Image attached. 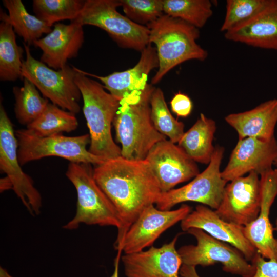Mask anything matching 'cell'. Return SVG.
<instances>
[{"label":"cell","mask_w":277,"mask_h":277,"mask_svg":"<svg viewBox=\"0 0 277 277\" xmlns=\"http://www.w3.org/2000/svg\"><path fill=\"white\" fill-rule=\"evenodd\" d=\"M93 175L120 217L121 226L114 243L119 251L131 225L145 208L155 204L162 193L159 184L145 160H129L121 156L96 165Z\"/></svg>","instance_id":"1"},{"label":"cell","mask_w":277,"mask_h":277,"mask_svg":"<svg viewBox=\"0 0 277 277\" xmlns=\"http://www.w3.org/2000/svg\"><path fill=\"white\" fill-rule=\"evenodd\" d=\"M154 88L148 84L120 101L113 125L116 141L121 145V156L126 159L144 160L156 144L166 139L151 120L150 101Z\"/></svg>","instance_id":"2"},{"label":"cell","mask_w":277,"mask_h":277,"mask_svg":"<svg viewBox=\"0 0 277 277\" xmlns=\"http://www.w3.org/2000/svg\"><path fill=\"white\" fill-rule=\"evenodd\" d=\"M77 71L75 82L83 101V112L90 137L89 151L105 160L121 156V149L113 141L111 126L120 101L105 90L103 85Z\"/></svg>","instance_id":"3"},{"label":"cell","mask_w":277,"mask_h":277,"mask_svg":"<svg viewBox=\"0 0 277 277\" xmlns=\"http://www.w3.org/2000/svg\"><path fill=\"white\" fill-rule=\"evenodd\" d=\"M146 26L150 31V43L155 45L159 60L158 70L151 80L152 85L182 63L204 61L207 57V51L196 42L200 32L194 26L165 14Z\"/></svg>","instance_id":"4"},{"label":"cell","mask_w":277,"mask_h":277,"mask_svg":"<svg viewBox=\"0 0 277 277\" xmlns=\"http://www.w3.org/2000/svg\"><path fill=\"white\" fill-rule=\"evenodd\" d=\"M66 175L74 185L77 199L75 215L63 228L74 230L85 224L118 230L121 222L117 212L96 183L91 164L70 162Z\"/></svg>","instance_id":"5"},{"label":"cell","mask_w":277,"mask_h":277,"mask_svg":"<svg viewBox=\"0 0 277 277\" xmlns=\"http://www.w3.org/2000/svg\"><path fill=\"white\" fill-rule=\"evenodd\" d=\"M120 6V0H86L74 21L104 30L122 48L141 52L150 44L149 29L119 13Z\"/></svg>","instance_id":"6"},{"label":"cell","mask_w":277,"mask_h":277,"mask_svg":"<svg viewBox=\"0 0 277 277\" xmlns=\"http://www.w3.org/2000/svg\"><path fill=\"white\" fill-rule=\"evenodd\" d=\"M23 45L26 58L23 61L22 80H28L43 97L61 108L75 114L79 113L82 95L75 82L76 68L67 64L61 69H53L34 58L29 46Z\"/></svg>","instance_id":"7"},{"label":"cell","mask_w":277,"mask_h":277,"mask_svg":"<svg viewBox=\"0 0 277 277\" xmlns=\"http://www.w3.org/2000/svg\"><path fill=\"white\" fill-rule=\"evenodd\" d=\"M17 156L21 165L47 156H58L70 162L98 165L106 160L91 153L86 147L90 143L89 134L67 136L62 134L39 137L27 129L15 131Z\"/></svg>","instance_id":"8"},{"label":"cell","mask_w":277,"mask_h":277,"mask_svg":"<svg viewBox=\"0 0 277 277\" xmlns=\"http://www.w3.org/2000/svg\"><path fill=\"white\" fill-rule=\"evenodd\" d=\"M224 153V147L215 146L207 168L187 184L162 192L155 202L156 207L162 210H169L178 204L194 202L216 210L228 183L222 178L220 170Z\"/></svg>","instance_id":"9"},{"label":"cell","mask_w":277,"mask_h":277,"mask_svg":"<svg viewBox=\"0 0 277 277\" xmlns=\"http://www.w3.org/2000/svg\"><path fill=\"white\" fill-rule=\"evenodd\" d=\"M187 232L195 238L197 244L183 246L177 250L183 264L207 267L220 263L226 272L242 277L254 274L255 266L235 248L199 228H192Z\"/></svg>","instance_id":"10"},{"label":"cell","mask_w":277,"mask_h":277,"mask_svg":"<svg viewBox=\"0 0 277 277\" xmlns=\"http://www.w3.org/2000/svg\"><path fill=\"white\" fill-rule=\"evenodd\" d=\"M17 141L13 124L0 106V168L13 185V190L32 215H38L42 197L31 178L22 169L17 156Z\"/></svg>","instance_id":"11"},{"label":"cell","mask_w":277,"mask_h":277,"mask_svg":"<svg viewBox=\"0 0 277 277\" xmlns=\"http://www.w3.org/2000/svg\"><path fill=\"white\" fill-rule=\"evenodd\" d=\"M251 172L228 182L216 214L223 220L242 226L259 215L261 203L260 178Z\"/></svg>","instance_id":"12"},{"label":"cell","mask_w":277,"mask_h":277,"mask_svg":"<svg viewBox=\"0 0 277 277\" xmlns=\"http://www.w3.org/2000/svg\"><path fill=\"white\" fill-rule=\"evenodd\" d=\"M145 160L156 177L162 192L174 189L200 173L196 163L178 145L167 139L156 144Z\"/></svg>","instance_id":"13"},{"label":"cell","mask_w":277,"mask_h":277,"mask_svg":"<svg viewBox=\"0 0 277 277\" xmlns=\"http://www.w3.org/2000/svg\"><path fill=\"white\" fill-rule=\"evenodd\" d=\"M154 205L145 208L131 225L119 251L125 254L131 253L152 246L163 233L181 222L191 212V207L186 204L169 210L159 209Z\"/></svg>","instance_id":"14"},{"label":"cell","mask_w":277,"mask_h":277,"mask_svg":"<svg viewBox=\"0 0 277 277\" xmlns=\"http://www.w3.org/2000/svg\"><path fill=\"white\" fill-rule=\"evenodd\" d=\"M276 158L275 137L268 141L255 137L239 139L221 175L227 182L251 172L260 175L272 169Z\"/></svg>","instance_id":"15"},{"label":"cell","mask_w":277,"mask_h":277,"mask_svg":"<svg viewBox=\"0 0 277 277\" xmlns=\"http://www.w3.org/2000/svg\"><path fill=\"white\" fill-rule=\"evenodd\" d=\"M179 235L160 247L122 255L126 277H180L183 264L175 247Z\"/></svg>","instance_id":"16"},{"label":"cell","mask_w":277,"mask_h":277,"mask_svg":"<svg viewBox=\"0 0 277 277\" xmlns=\"http://www.w3.org/2000/svg\"><path fill=\"white\" fill-rule=\"evenodd\" d=\"M260 176L261 203L258 217L244 226L245 235L264 259L277 262V239L269 220L271 207L277 195V176L272 169Z\"/></svg>","instance_id":"17"},{"label":"cell","mask_w":277,"mask_h":277,"mask_svg":"<svg viewBox=\"0 0 277 277\" xmlns=\"http://www.w3.org/2000/svg\"><path fill=\"white\" fill-rule=\"evenodd\" d=\"M181 227L184 231L192 228L202 229L213 238L235 248L248 261L251 262L258 253L245 235L244 226L223 220L215 210L205 205H197L195 210L181 222Z\"/></svg>","instance_id":"18"},{"label":"cell","mask_w":277,"mask_h":277,"mask_svg":"<svg viewBox=\"0 0 277 277\" xmlns=\"http://www.w3.org/2000/svg\"><path fill=\"white\" fill-rule=\"evenodd\" d=\"M83 26L74 20L68 25L55 24L50 33L33 44L42 51L40 61L56 70L65 67L68 60L77 56L83 45Z\"/></svg>","instance_id":"19"},{"label":"cell","mask_w":277,"mask_h":277,"mask_svg":"<svg viewBox=\"0 0 277 277\" xmlns=\"http://www.w3.org/2000/svg\"><path fill=\"white\" fill-rule=\"evenodd\" d=\"M159 67V60L156 48L150 43L141 52L138 63L132 68L120 72H114L103 76L86 72L87 76L100 80L103 86L119 101L131 93L146 87L148 76L152 70Z\"/></svg>","instance_id":"20"},{"label":"cell","mask_w":277,"mask_h":277,"mask_svg":"<svg viewBox=\"0 0 277 277\" xmlns=\"http://www.w3.org/2000/svg\"><path fill=\"white\" fill-rule=\"evenodd\" d=\"M225 120L236 131L239 140L255 137L270 141L275 137L277 98L265 101L247 111L229 114Z\"/></svg>","instance_id":"21"},{"label":"cell","mask_w":277,"mask_h":277,"mask_svg":"<svg viewBox=\"0 0 277 277\" xmlns=\"http://www.w3.org/2000/svg\"><path fill=\"white\" fill-rule=\"evenodd\" d=\"M224 35L229 41L277 50V0L250 21Z\"/></svg>","instance_id":"22"},{"label":"cell","mask_w":277,"mask_h":277,"mask_svg":"<svg viewBox=\"0 0 277 277\" xmlns=\"http://www.w3.org/2000/svg\"><path fill=\"white\" fill-rule=\"evenodd\" d=\"M216 129L215 122L202 113L177 145L196 163L208 165L215 149L213 141Z\"/></svg>","instance_id":"23"},{"label":"cell","mask_w":277,"mask_h":277,"mask_svg":"<svg viewBox=\"0 0 277 277\" xmlns=\"http://www.w3.org/2000/svg\"><path fill=\"white\" fill-rule=\"evenodd\" d=\"M6 13L1 11L0 18V80L15 81L22 79L23 48L16 41L15 32L6 18Z\"/></svg>","instance_id":"24"},{"label":"cell","mask_w":277,"mask_h":277,"mask_svg":"<svg viewBox=\"0 0 277 277\" xmlns=\"http://www.w3.org/2000/svg\"><path fill=\"white\" fill-rule=\"evenodd\" d=\"M3 4L8 11L6 18L15 33L28 46L33 45L43 34H47L52 30L53 26L30 14L22 1L3 0Z\"/></svg>","instance_id":"25"},{"label":"cell","mask_w":277,"mask_h":277,"mask_svg":"<svg viewBox=\"0 0 277 277\" xmlns=\"http://www.w3.org/2000/svg\"><path fill=\"white\" fill-rule=\"evenodd\" d=\"M78 125L75 114L49 103L43 113L26 129L36 136L46 137L74 131Z\"/></svg>","instance_id":"26"},{"label":"cell","mask_w":277,"mask_h":277,"mask_svg":"<svg viewBox=\"0 0 277 277\" xmlns=\"http://www.w3.org/2000/svg\"><path fill=\"white\" fill-rule=\"evenodd\" d=\"M22 87H14V113L18 122L28 126L45 111L49 100L41 96L38 90L28 80L24 78Z\"/></svg>","instance_id":"27"},{"label":"cell","mask_w":277,"mask_h":277,"mask_svg":"<svg viewBox=\"0 0 277 277\" xmlns=\"http://www.w3.org/2000/svg\"><path fill=\"white\" fill-rule=\"evenodd\" d=\"M164 13L199 29L212 15L209 0H163Z\"/></svg>","instance_id":"28"},{"label":"cell","mask_w":277,"mask_h":277,"mask_svg":"<svg viewBox=\"0 0 277 277\" xmlns=\"http://www.w3.org/2000/svg\"><path fill=\"white\" fill-rule=\"evenodd\" d=\"M150 104L151 120L155 129L172 143H178L185 132V126L171 113L160 88L153 90Z\"/></svg>","instance_id":"29"},{"label":"cell","mask_w":277,"mask_h":277,"mask_svg":"<svg viewBox=\"0 0 277 277\" xmlns=\"http://www.w3.org/2000/svg\"><path fill=\"white\" fill-rule=\"evenodd\" d=\"M84 3L83 0H34L32 6L37 18L53 26L61 21L77 18Z\"/></svg>","instance_id":"30"},{"label":"cell","mask_w":277,"mask_h":277,"mask_svg":"<svg viewBox=\"0 0 277 277\" xmlns=\"http://www.w3.org/2000/svg\"><path fill=\"white\" fill-rule=\"evenodd\" d=\"M274 0H227L225 17L221 27L224 33L252 20Z\"/></svg>","instance_id":"31"},{"label":"cell","mask_w":277,"mask_h":277,"mask_svg":"<svg viewBox=\"0 0 277 277\" xmlns=\"http://www.w3.org/2000/svg\"><path fill=\"white\" fill-rule=\"evenodd\" d=\"M126 16L136 24L145 26L163 14V0H120Z\"/></svg>","instance_id":"32"},{"label":"cell","mask_w":277,"mask_h":277,"mask_svg":"<svg viewBox=\"0 0 277 277\" xmlns=\"http://www.w3.org/2000/svg\"><path fill=\"white\" fill-rule=\"evenodd\" d=\"M255 267L252 277H277V262L269 260L266 261L259 253H257L251 261Z\"/></svg>","instance_id":"33"},{"label":"cell","mask_w":277,"mask_h":277,"mask_svg":"<svg viewBox=\"0 0 277 277\" xmlns=\"http://www.w3.org/2000/svg\"><path fill=\"white\" fill-rule=\"evenodd\" d=\"M170 104L172 111L178 117L188 116L193 108V104L190 97L180 91L175 94Z\"/></svg>","instance_id":"34"},{"label":"cell","mask_w":277,"mask_h":277,"mask_svg":"<svg viewBox=\"0 0 277 277\" xmlns=\"http://www.w3.org/2000/svg\"><path fill=\"white\" fill-rule=\"evenodd\" d=\"M180 275L182 277H201L197 273L195 267L182 264Z\"/></svg>","instance_id":"35"},{"label":"cell","mask_w":277,"mask_h":277,"mask_svg":"<svg viewBox=\"0 0 277 277\" xmlns=\"http://www.w3.org/2000/svg\"><path fill=\"white\" fill-rule=\"evenodd\" d=\"M0 183L1 192L9 189H13L12 183L7 176L1 179Z\"/></svg>","instance_id":"36"},{"label":"cell","mask_w":277,"mask_h":277,"mask_svg":"<svg viewBox=\"0 0 277 277\" xmlns=\"http://www.w3.org/2000/svg\"><path fill=\"white\" fill-rule=\"evenodd\" d=\"M121 253V251H118L117 254L114 261V271L110 277H119V262Z\"/></svg>","instance_id":"37"},{"label":"cell","mask_w":277,"mask_h":277,"mask_svg":"<svg viewBox=\"0 0 277 277\" xmlns=\"http://www.w3.org/2000/svg\"><path fill=\"white\" fill-rule=\"evenodd\" d=\"M0 277H13V276H11L10 274H9L6 269L1 267H0Z\"/></svg>","instance_id":"38"},{"label":"cell","mask_w":277,"mask_h":277,"mask_svg":"<svg viewBox=\"0 0 277 277\" xmlns=\"http://www.w3.org/2000/svg\"><path fill=\"white\" fill-rule=\"evenodd\" d=\"M274 170L275 174H276V175L277 176V168H276V169H275ZM274 229V230L276 231V232H277V218H276V222H275V227Z\"/></svg>","instance_id":"39"},{"label":"cell","mask_w":277,"mask_h":277,"mask_svg":"<svg viewBox=\"0 0 277 277\" xmlns=\"http://www.w3.org/2000/svg\"><path fill=\"white\" fill-rule=\"evenodd\" d=\"M274 165H275L276 167H277V158L275 160L274 163Z\"/></svg>","instance_id":"40"}]
</instances>
